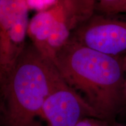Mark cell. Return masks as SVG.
Listing matches in <instances>:
<instances>
[{"label": "cell", "instance_id": "cell-1", "mask_svg": "<svg viewBox=\"0 0 126 126\" xmlns=\"http://www.w3.org/2000/svg\"><path fill=\"white\" fill-rule=\"evenodd\" d=\"M123 58L70 39L56 53L53 63L63 80L87 102L99 119L112 123L125 109L126 74Z\"/></svg>", "mask_w": 126, "mask_h": 126}, {"label": "cell", "instance_id": "cell-2", "mask_svg": "<svg viewBox=\"0 0 126 126\" xmlns=\"http://www.w3.org/2000/svg\"><path fill=\"white\" fill-rule=\"evenodd\" d=\"M61 78L56 66L32 43L0 77L1 126H42L46 99Z\"/></svg>", "mask_w": 126, "mask_h": 126}, {"label": "cell", "instance_id": "cell-3", "mask_svg": "<svg viewBox=\"0 0 126 126\" xmlns=\"http://www.w3.org/2000/svg\"><path fill=\"white\" fill-rule=\"evenodd\" d=\"M95 8L96 2L91 0H58L34 15L29 31L39 40H48L46 57L53 61L72 33L94 13Z\"/></svg>", "mask_w": 126, "mask_h": 126}, {"label": "cell", "instance_id": "cell-4", "mask_svg": "<svg viewBox=\"0 0 126 126\" xmlns=\"http://www.w3.org/2000/svg\"><path fill=\"white\" fill-rule=\"evenodd\" d=\"M70 39L110 56L126 54V14L94 12Z\"/></svg>", "mask_w": 126, "mask_h": 126}, {"label": "cell", "instance_id": "cell-5", "mask_svg": "<svg viewBox=\"0 0 126 126\" xmlns=\"http://www.w3.org/2000/svg\"><path fill=\"white\" fill-rule=\"evenodd\" d=\"M29 11L25 0L0 1V77L11 70L27 45Z\"/></svg>", "mask_w": 126, "mask_h": 126}, {"label": "cell", "instance_id": "cell-6", "mask_svg": "<svg viewBox=\"0 0 126 126\" xmlns=\"http://www.w3.org/2000/svg\"><path fill=\"white\" fill-rule=\"evenodd\" d=\"M89 117L99 119L87 102L61 78L46 99L40 122L42 126H75Z\"/></svg>", "mask_w": 126, "mask_h": 126}, {"label": "cell", "instance_id": "cell-7", "mask_svg": "<svg viewBox=\"0 0 126 126\" xmlns=\"http://www.w3.org/2000/svg\"><path fill=\"white\" fill-rule=\"evenodd\" d=\"M95 11L105 14H126V1L109 5L97 7Z\"/></svg>", "mask_w": 126, "mask_h": 126}, {"label": "cell", "instance_id": "cell-8", "mask_svg": "<svg viewBox=\"0 0 126 126\" xmlns=\"http://www.w3.org/2000/svg\"><path fill=\"white\" fill-rule=\"evenodd\" d=\"M29 10L40 12L49 8L57 2L58 0H25Z\"/></svg>", "mask_w": 126, "mask_h": 126}, {"label": "cell", "instance_id": "cell-9", "mask_svg": "<svg viewBox=\"0 0 126 126\" xmlns=\"http://www.w3.org/2000/svg\"><path fill=\"white\" fill-rule=\"evenodd\" d=\"M75 126H110V123L96 117H86L80 120Z\"/></svg>", "mask_w": 126, "mask_h": 126}, {"label": "cell", "instance_id": "cell-10", "mask_svg": "<svg viewBox=\"0 0 126 126\" xmlns=\"http://www.w3.org/2000/svg\"><path fill=\"white\" fill-rule=\"evenodd\" d=\"M124 1H126V0H97L96 3V8L114 4Z\"/></svg>", "mask_w": 126, "mask_h": 126}, {"label": "cell", "instance_id": "cell-11", "mask_svg": "<svg viewBox=\"0 0 126 126\" xmlns=\"http://www.w3.org/2000/svg\"><path fill=\"white\" fill-rule=\"evenodd\" d=\"M123 96H124V108L126 109V81H125V83H124Z\"/></svg>", "mask_w": 126, "mask_h": 126}, {"label": "cell", "instance_id": "cell-12", "mask_svg": "<svg viewBox=\"0 0 126 126\" xmlns=\"http://www.w3.org/2000/svg\"><path fill=\"white\" fill-rule=\"evenodd\" d=\"M110 126H126V125H123V124L115 122H113L112 123H110Z\"/></svg>", "mask_w": 126, "mask_h": 126}, {"label": "cell", "instance_id": "cell-13", "mask_svg": "<svg viewBox=\"0 0 126 126\" xmlns=\"http://www.w3.org/2000/svg\"><path fill=\"white\" fill-rule=\"evenodd\" d=\"M123 67L126 74V54L123 58Z\"/></svg>", "mask_w": 126, "mask_h": 126}, {"label": "cell", "instance_id": "cell-14", "mask_svg": "<svg viewBox=\"0 0 126 126\" xmlns=\"http://www.w3.org/2000/svg\"><path fill=\"white\" fill-rule=\"evenodd\" d=\"M91 1H94V2H95L96 3V2H97V0H91Z\"/></svg>", "mask_w": 126, "mask_h": 126}]
</instances>
